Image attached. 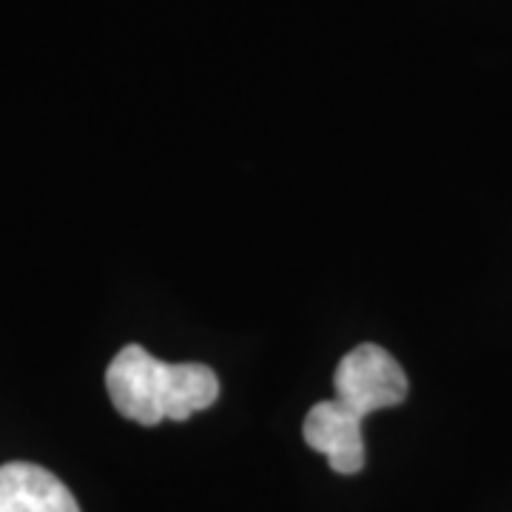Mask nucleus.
<instances>
[{"mask_svg": "<svg viewBox=\"0 0 512 512\" xmlns=\"http://www.w3.org/2000/svg\"><path fill=\"white\" fill-rule=\"evenodd\" d=\"M106 390L120 416L154 427L208 410L220 399V379L208 365H168L140 345H126L106 370Z\"/></svg>", "mask_w": 512, "mask_h": 512, "instance_id": "f257e3e1", "label": "nucleus"}, {"mask_svg": "<svg viewBox=\"0 0 512 512\" xmlns=\"http://www.w3.org/2000/svg\"><path fill=\"white\" fill-rule=\"evenodd\" d=\"M333 387L336 402L362 421L376 410L402 404L410 390L402 365L373 342L353 348L339 362L333 373Z\"/></svg>", "mask_w": 512, "mask_h": 512, "instance_id": "f03ea898", "label": "nucleus"}, {"mask_svg": "<svg viewBox=\"0 0 512 512\" xmlns=\"http://www.w3.org/2000/svg\"><path fill=\"white\" fill-rule=\"evenodd\" d=\"M305 441L316 453H325L330 470L339 476H356L365 470L362 419L348 413L336 399L316 402L305 416Z\"/></svg>", "mask_w": 512, "mask_h": 512, "instance_id": "7ed1b4c3", "label": "nucleus"}, {"mask_svg": "<svg viewBox=\"0 0 512 512\" xmlns=\"http://www.w3.org/2000/svg\"><path fill=\"white\" fill-rule=\"evenodd\" d=\"M0 512H80V507L55 473L12 461L0 467Z\"/></svg>", "mask_w": 512, "mask_h": 512, "instance_id": "20e7f679", "label": "nucleus"}]
</instances>
